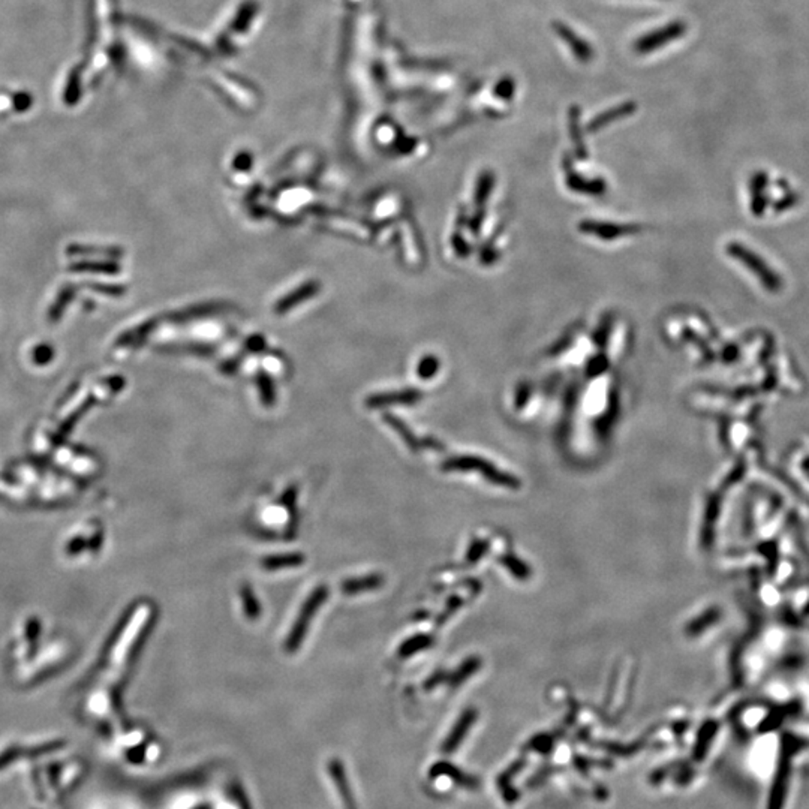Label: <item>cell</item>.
<instances>
[{
  "instance_id": "cell-5",
  "label": "cell",
  "mask_w": 809,
  "mask_h": 809,
  "mask_svg": "<svg viewBox=\"0 0 809 809\" xmlns=\"http://www.w3.org/2000/svg\"><path fill=\"white\" fill-rule=\"evenodd\" d=\"M384 585V577L381 574H369L364 577H354L345 580L341 589L345 595H359L370 590H376Z\"/></svg>"
},
{
  "instance_id": "cell-9",
  "label": "cell",
  "mask_w": 809,
  "mask_h": 809,
  "mask_svg": "<svg viewBox=\"0 0 809 809\" xmlns=\"http://www.w3.org/2000/svg\"><path fill=\"white\" fill-rule=\"evenodd\" d=\"M69 269L72 271H90V273H105V274H116L119 273L120 267L112 261H81L77 264H72Z\"/></svg>"
},
{
  "instance_id": "cell-10",
  "label": "cell",
  "mask_w": 809,
  "mask_h": 809,
  "mask_svg": "<svg viewBox=\"0 0 809 809\" xmlns=\"http://www.w3.org/2000/svg\"><path fill=\"white\" fill-rule=\"evenodd\" d=\"M74 295H75V287L69 285V287H64L60 291V294L58 295L54 304L51 306L50 313H48V318H50L51 322H56L62 317L64 307L68 306V303L72 300V298H74Z\"/></svg>"
},
{
  "instance_id": "cell-1",
  "label": "cell",
  "mask_w": 809,
  "mask_h": 809,
  "mask_svg": "<svg viewBox=\"0 0 809 809\" xmlns=\"http://www.w3.org/2000/svg\"><path fill=\"white\" fill-rule=\"evenodd\" d=\"M328 598V588L326 585H319L315 588L313 592L306 598V601L303 603L300 612H298V616L294 620V625L291 628L289 634L285 640V652L288 653H294L298 649H300V646L303 643V640L306 638L307 634V629H309V625L312 619L315 618V614L319 610V607L327 601Z\"/></svg>"
},
{
  "instance_id": "cell-14",
  "label": "cell",
  "mask_w": 809,
  "mask_h": 809,
  "mask_svg": "<svg viewBox=\"0 0 809 809\" xmlns=\"http://www.w3.org/2000/svg\"><path fill=\"white\" fill-rule=\"evenodd\" d=\"M492 186H493V177L490 174H487V173L483 174L481 180H480V184H479V193H476V200H479L480 202H483L485 198H487L489 192L492 189Z\"/></svg>"
},
{
  "instance_id": "cell-12",
  "label": "cell",
  "mask_w": 809,
  "mask_h": 809,
  "mask_svg": "<svg viewBox=\"0 0 809 809\" xmlns=\"http://www.w3.org/2000/svg\"><path fill=\"white\" fill-rule=\"evenodd\" d=\"M426 644H427V640L424 637H414V638H411V640H407L400 646L399 655L400 657H409V655L415 653L420 649H423Z\"/></svg>"
},
{
  "instance_id": "cell-11",
  "label": "cell",
  "mask_w": 809,
  "mask_h": 809,
  "mask_svg": "<svg viewBox=\"0 0 809 809\" xmlns=\"http://www.w3.org/2000/svg\"><path fill=\"white\" fill-rule=\"evenodd\" d=\"M69 255H102V256H116L119 255V249L116 247H102V246H84V245H71L68 247Z\"/></svg>"
},
{
  "instance_id": "cell-2",
  "label": "cell",
  "mask_w": 809,
  "mask_h": 809,
  "mask_svg": "<svg viewBox=\"0 0 809 809\" xmlns=\"http://www.w3.org/2000/svg\"><path fill=\"white\" fill-rule=\"evenodd\" d=\"M685 34V24L684 23H668L667 26L651 32V34L643 35L640 39L634 43V51L638 54H651L653 51L660 50L670 43H673L681 35Z\"/></svg>"
},
{
  "instance_id": "cell-7",
  "label": "cell",
  "mask_w": 809,
  "mask_h": 809,
  "mask_svg": "<svg viewBox=\"0 0 809 809\" xmlns=\"http://www.w3.org/2000/svg\"><path fill=\"white\" fill-rule=\"evenodd\" d=\"M633 111H634V105L633 104L619 105V107H616V108H612L609 111L603 112V114L596 116L592 121H590V125L588 126V129H589V131L594 132V131H596V129H600V128H604L605 125H609L610 121H613L614 119H619L622 116L625 117V116L631 114V112H633Z\"/></svg>"
},
{
  "instance_id": "cell-6",
  "label": "cell",
  "mask_w": 809,
  "mask_h": 809,
  "mask_svg": "<svg viewBox=\"0 0 809 809\" xmlns=\"http://www.w3.org/2000/svg\"><path fill=\"white\" fill-rule=\"evenodd\" d=\"M304 556L302 553H288V555H273L267 556L261 561V566L267 571H278L285 568H297L303 565Z\"/></svg>"
},
{
  "instance_id": "cell-13",
  "label": "cell",
  "mask_w": 809,
  "mask_h": 809,
  "mask_svg": "<svg viewBox=\"0 0 809 809\" xmlns=\"http://www.w3.org/2000/svg\"><path fill=\"white\" fill-rule=\"evenodd\" d=\"M53 357H54V350L50 345H45V343L38 345L34 350V354H32V359H34V361L36 364H40V366H43V364L50 363L53 360Z\"/></svg>"
},
{
  "instance_id": "cell-8",
  "label": "cell",
  "mask_w": 809,
  "mask_h": 809,
  "mask_svg": "<svg viewBox=\"0 0 809 809\" xmlns=\"http://www.w3.org/2000/svg\"><path fill=\"white\" fill-rule=\"evenodd\" d=\"M240 598H241L243 610H245V614H246L247 619L256 620L258 618L261 616V605H260V601H258V598H256L252 588H250L249 585H243L240 589Z\"/></svg>"
},
{
  "instance_id": "cell-3",
  "label": "cell",
  "mask_w": 809,
  "mask_h": 809,
  "mask_svg": "<svg viewBox=\"0 0 809 809\" xmlns=\"http://www.w3.org/2000/svg\"><path fill=\"white\" fill-rule=\"evenodd\" d=\"M580 230L583 232L594 234L596 237H601L605 240H613L622 236H629V234L637 232V226L633 225H616V224H607V222H595V221H585L580 224Z\"/></svg>"
},
{
  "instance_id": "cell-4",
  "label": "cell",
  "mask_w": 809,
  "mask_h": 809,
  "mask_svg": "<svg viewBox=\"0 0 809 809\" xmlns=\"http://www.w3.org/2000/svg\"><path fill=\"white\" fill-rule=\"evenodd\" d=\"M555 29L557 32V35H559V38L568 44L570 50L580 62H583V63L590 62V59H592V56H594V51H592V47H590L586 40L581 39L577 34H574V32L568 26H566V24L557 23Z\"/></svg>"
}]
</instances>
